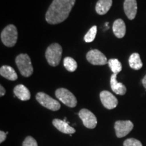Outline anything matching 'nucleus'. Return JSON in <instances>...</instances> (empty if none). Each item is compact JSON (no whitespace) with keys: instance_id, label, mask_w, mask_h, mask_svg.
Masks as SVG:
<instances>
[{"instance_id":"obj_25","label":"nucleus","mask_w":146,"mask_h":146,"mask_svg":"<svg viewBox=\"0 0 146 146\" xmlns=\"http://www.w3.org/2000/svg\"><path fill=\"white\" fill-rule=\"evenodd\" d=\"M5 94V89L2 85H0V96L2 97Z\"/></svg>"},{"instance_id":"obj_14","label":"nucleus","mask_w":146,"mask_h":146,"mask_svg":"<svg viewBox=\"0 0 146 146\" xmlns=\"http://www.w3.org/2000/svg\"><path fill=\"white\" fill-rule=\"evenodd\" d=\"M14 94L22 101H27L31 98V93L27 87L24 85H18L14 87Z\"/></svg>"},{"instance_id":"obj_23","label":"nucleus","mask_w":146,"mask_h":146,"mask_svg":"<svg viewBox=\"0 0 146 146\" xmlns=\"http://www.w3.org/2000/svg\"><path fill=\"white\" fill-rule=\"evenodd\" d=\"M23 146H38L37 142L33 137L28 136L24 140Z\"/></svg>"},{"instance_id":"obj_15","label":"nucleus","mask_w":146,"mask_h":146,"mask_svg":"<svg viewBox=\"0 0 146 146\" xmlns=\"http://www.w3.org/2000/svg\"><path fill=\"white\" fill-rule=\"evenodd\" d=\"M112 30L114 35L117 38H123L126 34V25L122 19L116 20L113 23Z\"/></svg>"},{"instance_id":"obj_6","label":"nucleus","mask_w":146,"mask_h":146,"mask_svg":"<svg viewBox=\"0 0 146 146\" xmlns=\"http://www.w3.org/2000/svg\"><path fill=\"white\" fill-rule=\"evenodd\" d=\"M36 100L41 106L52 111L60 110V104L57 100L53 99L50 96L43 92H39L36 95Z\"/></svg>"},{"instance_id":"obj_5","label":"nucleus","mask_w":146,"mask_h":146,"mask_svg":"<svg viewBox=\"0 0 146 146\" xmlns=\"http://www.w3.org/2000/svg\"><path fill=\"white\" fill-rule=\"evenodd\" d=\"M56 98L62 102L64 104L70 108H74L77 104L76 97L68 89L64 88L58 89L56 91Z\"/></svg>"},{"instance_id":"obj_20","label":"nucleus","mask_w":146,"mask_h":146,"mask_svg":"<svg viewBox=\"0 0 146 146\" xmlns=\"http://www.w3.org/2000/svg\"><path fill=\"white\" fill-rule=\"evenodd\" d=\"M108 64L109 67L114 74H118V72H120L122 70L121 63L120 62V61L118 59L112 58V59L108 60Z\"/></svg>"},{"instance_id":"obj_22","label":"nucleus","mask_w":146,"mask_h":146,"mask_svg":"<svg viewBox=\"0 0 146 146\" xmlns=\"http://www.w3.org/2000/svg\"><path fill=\"white\" fill-rule=\"evenodd\" d=\"M124 146H142V143L137 139L133 138H130L126 139L124 141Z\"/></svg>"},{"instance_id":"obj_1","label":"nucleus","mask_w":146,"mask_h":146,"mask_svg":"<svg viewBox=\"0 0 146 146\" xmlns=\"http://www.w3.org/2000/svg\"><path fill=\"white\" fill-rule=\"evenodd\" d=\"M76 0H53L49 7L45 20L50 25L62 23L68 17Z\"/></svg>"},{"instance_id":"obj_3","label":"nucleus","mask_w":146,"mask_h":146,"mask_svg":"<svg viewBox=\"0 0 146 146\" xmlns=\"http://www.w3.org/2000/svg\"><path fill=\"white\" fill-rule=\"evenodd\" d=\"M62 54V48L58 43H52L47 48L45 58L49 64L52 66L59 65Z\"/></svg>"},{"instance_id":"obj_18","label":"nucleus","mask_w":146,"mask_h":146,"mask_svg":"<svg viewBox=\"0 0 146 146\" xmlns=\"http://www.w3.org/2000/svg\"><path fill=\"white\" fill-rule=\"evenodd\" d=\"M129 64L131 68L133 70H139L143 66V63L138 53H133L131 55L129 59Z\"/></svg>"},{"instance_id":"obj_4","label":"nucleus","mask_w":146,"mask_h":146,"mask_svg":"<svg viewBox=\"0 0 146 146\" xmlns=\"http://www.w3.org/2000/svg\"><path fill=\"white\" fill-rule=\"evenodd\" d=\"M1 39L3 45L6 47H14L18 40V31L16 27L13 25H9L5 27L1 33Z\"/></svg>"},{"instance_id":"obj_11","label":"nucleus","mask_w":146,"mask_h":146,"mask_svg":"<svg viewBox=\"0 0 146 146\" xmlns=\"http://www.w3.org/2000/svg\"><path fill=\"white\" fill-rule=\"evenodd\" d=\"M124 11L129 20L134 19L137 12V3L136 0H125Z\"/></svg>"},{"instance_id":"obj_16","label":"nucleus","mask_w":146,"mask_h":146,"mask_svg":"<svg viewBox=\"0 0 146 146\" xmlns=\"http://www.w3.org/2000/svg\"><path fill=\"white\" fill-rule=\"evenodd\" d=\"M112 0H99L96 3V11L100 15H104L111 8Z\"/></svg>"},{"instance_id":"obj_21","label":"nucleus","mask_w":146,"mask_h":146,"mask_svg":"<svg viewBox=\"0 0 146 146\" xmlns=\"http://www.w3.org/2000/svg\"><path fill=\"white\" fill-rule=\"evenodd\" d=\"M97 34V27L94 26L89 29V31L87 33L86 35L84 37V40L87 43H91V42L94 41V40L96 38Z\"/></svg>"},{"instance_id":"obj_19","label":"nucleus","mask_w":146,"mask_h":146,"mask_svg":"<svg viewBox=\"0 0 146 146\" xmlns=\"http://www.w3.org/2000/svg\"><path fill=\"white\" fill-rule=\"evenodd\" d=\"M64 66L69 72H74L77 68V63L71 57H66L64 59Z\"/></svg>"},{"instance_id":"obj_7","label":"nucleus","mask_w":146,"mask_h":146,"mask_svg":"<svg viewBox=\"0 0 146 146\" xmlns=\"http://www.w3.org/2000/svg\"><path fill=\"white\" fill-rule=\"evenodd\" d=\"M133 123L130 120H118L114 124L116 135L118 138H122L132 131L133 129Z\"/></svg>"},{"instance_id":"obj_12","label":"nucleus","mask_w":146,"mask_h":146,"mask_svg":"<svg viewBox=\"0 0 146 146\" xmlns=\"http://www.w3.org/2000/svg\"><path fill=\"white\" fill-rule=\"evenodd\" d=\"M52 123L58 131L65 134L72 135L76 132L75 129L69 125V123H66L64 120L56 118L53 120Z\"/></svg>"},{"instance_id":"obj_9","label":"nucleus","mask_w":146,"mask_h":146,"mask_svg":"<svg viewBox=\"0 0 146 146\" xmlns=\"http://www.w3.org/2000/svg\"><path fill=\"white\" fill-rule=\"evenodd\" d=\"M78 116L83 121L85 127L88 129H94L98 124L96 116L87 109H82L78 112Z\"/></svg>"},{"instance_id":"obj_26","label":"nucleus","mask_w":146,"mask_h":146,"mask_svg":"<svg viewBox=\"0 0 146 146\" xmlns=\"http://www.w3.org/2000/svg\"><path fill=\"white\" fill-rule=\"evenodd\" d=\"M142 84H143L144 88L146 89V75L144 76L143 79H142Z\"/></svg>"},{"instance_id":"obj_10","label":"nucleus","mask_w":146,"mask_h":146,"mask_svg":"<svg viewBox=\"0 0 146 146\" xmlns=\"http://www.w3.org/2000/svg\"><path fill=\"white\" fill-rule=\"evenodd\" d=\"M100 97L102 104L106 108L112 110L117 106L118 104L117 98L110 91H102L100 93Z\"/></svg>"},{"instance_id":"obj_13","label":"nucleus","mask_w":146,"mask_h":146,"mask_svg":"<svg viewBox=\"0 0 146 146\" xmlns=\"http://www.w3.org/2000/svg\"><path fill=\"white\" fill-rule=\"evenodd\" d=\"M110 86L116 94L123 96L127 92V88L122 83L117 81V74H113L110 77Z\"/></svg>"},{"instance_id":"obj_2","label":"nucleus","mask_w":146,"mask_h":146,"mask_svg":"<svg viewBox=\"0 0 146 146\" xmlns=\"http://www.w3.org/2000/svg\"><path fill=\"white\" fill-rule=\"evenodd\" d=\"M16 64L21 74L25 77H29L33 73L31 60L27 54H21L16 58Z\"/></svg>"},{"instance_id":"obj_24","label":"nucleus","mask_w":146,"mask_h":146,"mask_svg":"<svg viewBox=\"0 0 146 146\" xmlns=\"http://www.w3.org/2000/svg\"><path fill=\"white\" fill-rule=\"evenodd\" d=\"M8 132L5 133L3 132V131H0V143H3V141H5V139L7 137V134H8Z\"/></svg>"},{"instance_id":"obj_17","label":"nucleus","mask_w":146,"mask_h":146,"mask_svg":"<svg viewBox=\"0 0 146 146\" xmlns=\"http://www.w3.org/2000/svg\"><path fill=\"white\" fill-rule=\"evenodd\" d=\"M0 74L1 76L10 81H16L18 78L16 71L10 66H2L0 68Z\"/></svg>"},{"instance_id":"obj_8","label":"nucleus","mask_w":146,"mask_h":146,"mask_svg":"<svg viewBox=\"0 0 146 146\" xmlns=\"http://www.w3.org/2000/svg\"><path fill=\"white\" fill-rule=\"evenodd\" d=\"M86 58L87 61L93 65H105L108 62L107 60V58L103 53L100 50H91L87 52L86 55Z\"/></svg>"}]
</instances>
